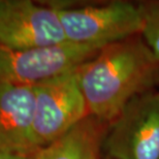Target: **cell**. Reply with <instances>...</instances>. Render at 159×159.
<instances>
[{"mask_svg": "<svg viewBox=\"0 0 159 159\" xmlns=\"http://www.w3.org/2000/svg\"><path fill=\"white\" fill-rule=\"evenodd\" d=\"M0 159H35V154L24 155V154H1Z\"/></svg>", "mask_w": 159, "mask_h": 159, "instance_id": "10", "label": "cell"}, {"mask_svg": "<svg viewBox=\"0 0 159 159\" xmlns=\"http://www.w3.org/2000/svg\"><path fill=\"white\" fill-rule=\"evenodd\" d=\"M77 75L89 116L111 124L130 100L159 85V60L136 35L101 48Z\"/></svg>", "mask_w": 159, "mask_h": 159, "instance_id": "1", "label": "cell"}, {"mask_svg": "<svg viewBox=\"0 0 159 159\" xmlns=\"http://www.w3.org/2000/svg\"><path fill=\"white\" fill-rule=\"evenodd\" d=\"M56 9L65 39L69 43L107 44L142 35L144 21L138 4L114 1L101 5L69 8L51 4Z\"/></svg>", "mask_w": 159, "mask_h": 159, "instance_id": "2", "label": "cell"}, {"mask_svg": "<svg viewBox=\"0 0 159 159\" xmlns=\"http://www.w3.org/2000/svg\"><path fill=\"white\" fill-rule=\"evenodd\" d=\"M111 124L88 116L67 133L35 153V159H102L101 149Z\"/></svg>", "mask_w": 159, "mask_h": 159, "instance_id": "8", "label": "cell"}, {"mask_svg": "<svg viewBox=\"0 0 159 159\" xmlns=\"http://www.w3.org/2000/svg\"><path fill=\"white\" fill-rule=\"evenodd\" d=\"M103 149L113 159H159V92L134 97L111 123Z\"/></svg>", "mask_w": 159, "mask_h": 159, "instance_id": "5", "label": "cell"}, {"mask_svg": "<svg viewBox=\"0 0 159 159\" xmlns=\"http://www.w3.org/2000/svg\"><path fill=\"white\" fill-rule=\"evenodd\" d=\"M67 41L53 6L30 0H0V47L28 50Z\"/></svg>", "mask_w": 159, "mask_h": 159, "instance_id": "6", "label": "cell"}, {"mask_svg": "<svg viewBox=\"0 0 159 159\" xmlns=\"http://www.w3.org/2000/svg\"><path fill=\"white\" fill-rule=\"evenodd\" d=\"M102 159H113V158H111V157H109V156H107V155H106V156H104Z\"/></svg>", "mask_w": 159, "mask_h": 159, "instance_id": "11", "label": "cell"}, {"mask_svg": "<svg viewBox=\"0 0 159 159\" xmlns=\"http://www.w3.org/2000/svg\"><path fill=\"white\" fill-rule=\"evenodd\" d=\"M33 141L37 150L52 144L89 116L77 69L34 86Z\"/></svg>", "mask_w": 159, "mask_h": 159, "instance_id": "4", "label": "cell"}, {"mask_svg": "<svg viewBox=\"0 0 159 159\" xmlns=\"http://www.w3.org/2000/svg\"><path fill=\"white\" fill-rule=\"evenodd\" d=\"M138 5L144 21L142 36L159 60V0L143 1Z\"/></svg>", "mask_w": 159, "mask_h": 159, "instance_id": "9", "label": "cell"}, {"mask_svg": "<svg viewBox=\"0 0 159 159\" xmlns=\"http://www.w3.org/2000/svg\"><path fill=\"white\" fill-rule=\"evenodd\" d=\"M34 86L0 85V153L33 155Z\"/></svg>", "mask_w": 159, "mask_h": 159, "instance_id": "7", "label": "cell"}, {"mask_svg": "<svg viewBox=\"0 0 159 159\" xmlns=\"http://www.w3.org/2000/svg\"><path fill=\"white\" fill-rule=\"evenodd\" d=\"M101 48L69 41L18 51L0 47V85L35 86L77 69L96 56Z\"/></svg>", "mask_w": 159, "mask_h": 159, "instance_id": "3", "label": "cell"}]
</instances>
